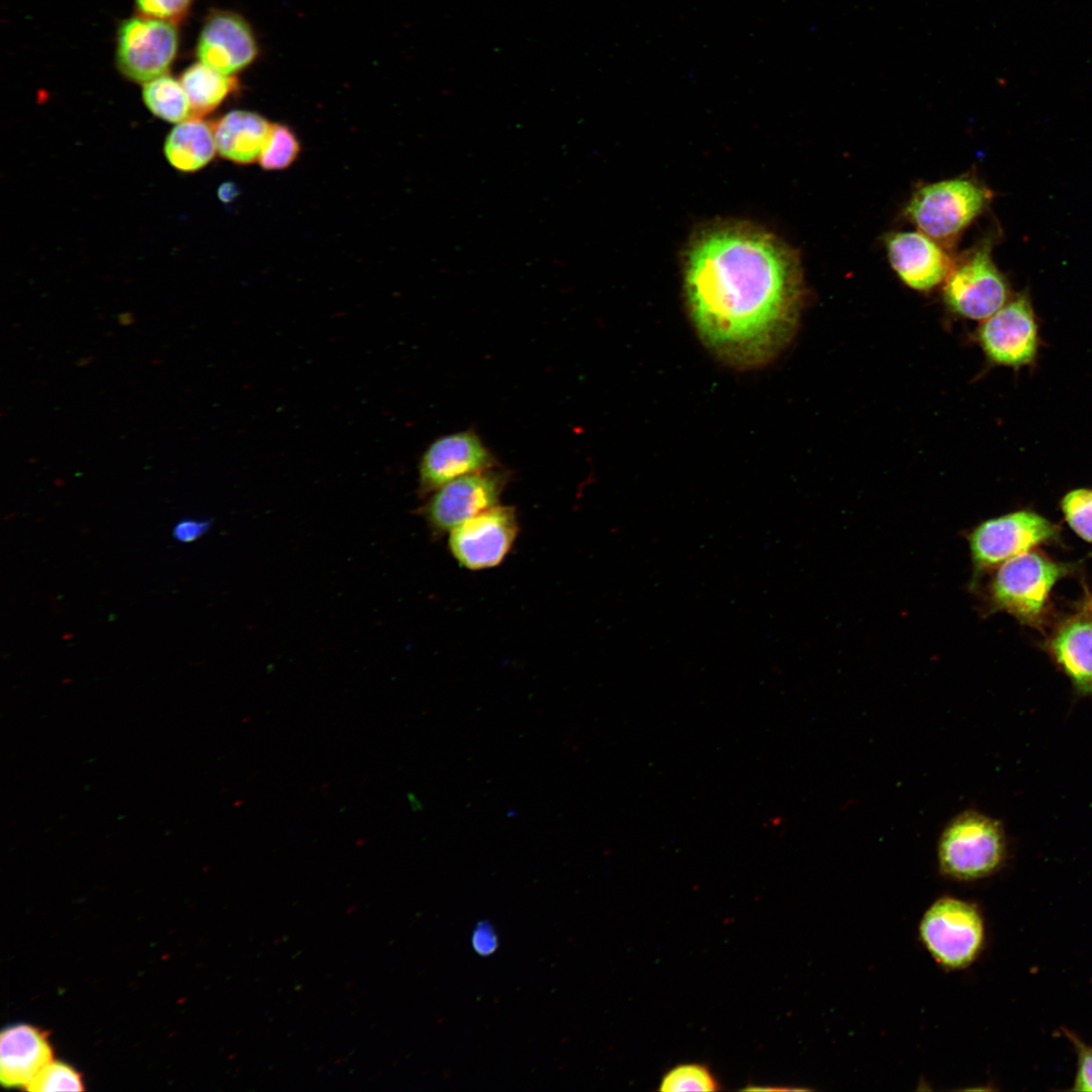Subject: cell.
Instances as JSON below:
<instances>
[{
	"mask_svg": "<svg viewBox=\"0 0 1092 1092\" xmlns=\"http://www.w3.org/2000/svg\"><path fill=\"white\" fill-rule=\"evenodd\" d=\"M684 267L690 321L719 361L759 368L791 342L803 275L796 253L776 236L738 223L706 228L690 243Z\"/></svg>",
	"mask_w": 1092,
	"mask_h": 1092,
	"instance_id": "obj_1",
	"label": "cell"
},
{
	"mask_svg": "<svg viewBox=\"0 0 1092 1092\" xmlns=\"http://www.w3.org/2000/svg\"><path fill=\"white\" fill-rule=\"evenodd\" d=\"M1005 854L1001 824L973 810L953 817L938 840L939 871L957 881H975L994 874L1003 863Z\"/></svg>",
	"mask_w": 1092,
	"mask_h": 1092,
	"instance_id": "obj_2",
	"label": "cell"
},
{
	"mask_svg": "<svg viewBox=\"0 0 1092 1092\" xmlns=\"http://www.w3.org/2000/svg\"><path fill=\"white\" fill-rule=\"evenodd\" d=\"M991 197V191L974 179L943 180L919 188L905 214L920 232L945 243L959 236L987 207Z\"/></svg>",
	"mask_w": 1092,
	"mask_h": 1092,
	"instance_id": "obj_3",
	"label": "cell"
},
{
	"mask_svg": "<svg viewBox=\"0 0 1092 1092\" xmlns=\"http://www.w3.org/2000/svg\"><path fill=\"white\" fill-rule=\"evenodd\" d=\"M920 939L946 970H962L980 954L985 941V925L979 908L954 897H940L924 912L919 924Z\"/></svg>",
	"mask_w": 1092,
	"mask_h": 1092,
	"instance_id": "obj_4",
	"label": "cell"
},
{
	"mask_svg": "<svg viewBox=\"0 0 1092 1092\" xmlns=\"http://www.w3.org/2000/svg\"><path fill=\"white\" fill-rule=\"evenodd\" d=\"M992 242L985 240L953 265L943 286V300L961 316L984 321L1009 300V286L993 262Z\"/></svg>",
	"mask_w": 1092,
	"mask_h": 1092,
	"instance_id": "obj_5",
	"label": "cell"
},
{
	"mask_svg": "<svg viewBox=\"0 0 1092 1092\" xmlns=\"http://www.w3.org/2000/svg\"><path fill=\"white\" fill-rule=\"evenodd\" d=\"M1064 573L1061 564L1036 552H1025L1000 565L990 583L991 602L1022 621L1035 622Z\"/></svg>",
	"mask_w": 1092,
	"mask_h": 1092,
	"instance_id": "obj_6",
	"label": "cell"
},
{
	"mask_svg": "<svg viewBox=\"0 0 1092 1092\" xmlns=\"http://www.w3.org/2000/svg\"><path fill=\"white\" fill-rule=\"evenodd\" d=\"M178 49L175 23L136 14L118 26L116 67L127 80L145 84L167 74Z\"/></svg>",
	"mask_w": 1092,
	"mask_h": 1092,
	"instance_id": "obj_7",
	"label": "cell"
},
{
	"mask_svg": "<svg viewBox=\"0 0 1092 1092\" xmlns=\"http://www.w3.org/2000/svg\"><path fill=\"white\" fill-rule=\"evenodd\" d=\"M1056 533L1045 518L1019 511L982 522L971 531L968 542L975 567L983 570L1028 552Z\"/></svg>",
	"mask_w": 1092,
	"mask_h": 1092,
	"instance_id": "obj_8",
	"label": "cell"
},
{
	"mask_svg": "<svg viewBox=\"0 0 1092 1092\" xmlns=\"http://www.w3.org/2000/svg\"><path fill=\"white\" fill-rule=\"evenodd\" d=\"M518 534L514 509L494 506L450 531L449 548L460 565L480 570L498 565Z\"/></svg>",
	"mask_w": 1092,
	"mask_h": 1092,
	"instance_id": "obj_9",
	"label": "cell"
},
{
	"mask_svg": "<svg viewBox=\"0 0 1092 1092\" xmlns=\"http://www.w3.org/2000/svg\"><path fill=\"white\" fill-rule=\"evenodd\" d=\"M978 340L986 356L995 364L1018 368L1031 363L1037 352L1038 332L1027 295L1020 294L1008 300L984 320Z\"/></svg>",
	"mask_w": 1092,
	"mask_h": 1092,
	"instance_id": "obj_10",
	"label": "cell"
},
{
	"mask_svg": "<svg viewBox=\"0 0 1092 1092\" xmlns=\"http://www.w3.org/2000/svg\"><path fill=\"white\" fill-rule=\"evenodd\" d=\"M504 486L505 476L490 468L459 477L435 490L423 514L435 532H450L497 506Z\"/></svg>",
	"mask_w": 1092,
	"mask_h": 1092,
	"instance_id": "obj_11",
	"label": "cell"
},
{
	"mask_svg": "<svg viewBox=\"0 0 1092 1092\" xmlns=\"http://www.w3.org/2000/svg\"><path fill=\"white\" fill-rule=\"evenodd\" d=\"M493 457L471 431L439 437L425 450L419 465L422 494L434 492L459 477L491 468Z\"/></svg>",
	"mask_w": 1092,
	"mask_h": 1092,
	"instance_id": "obj_12",
	"label": "cell"
},
{
	"mask_svg": "<svg viewBox=\"0 0 1092 1092\" xmlns=\"http://www.w3.org/2000/svg\"><path fill=\"white\" fill-rule=\"evenodd\" d=\"M195 53L199 62L234 76L256 59L258 46L250 25L242 16L218 10L206 17Z\"/></svg>",
	"mask_w": 1092,
	"mask_h": 1092,
	"instance_id": "obj_13",
	"label": "cell"
},
{
	"mask_svg": "<svg viewBox=\"0 0 1092 1092\" xmlns=\"http://www.w3.org/2000/svg\"><path fill=\"white\" fill-rule=\"evenodd\" d=\"M889 261L900 279L916 290H929L943 280L953 267L949 255L935 240L922 232H902L886 237Z\"/></svg>",
	"mask_w": 1092,
	"mask_h": 1092,
	"instance_id": "obj_14",
	"label": "cell"
},
{
	"mask_svg": "<svg viewBox=\"0 0 1092 1092\" xmlns=\"http://www.w3.org/2000/svg\"><path fill=\"white\" fill-rule=\"evenodd\" d=\"M46 1035L27 1024L4 1029L0 1040V1079L5 1087H27L52 1062Z\"/></svg>",
	"mask_w": 1092,
	"mask_h": 1092,
	"instance_id": "obj_15",
	"label": "cell"
},
{
	"mask_svg": "<svg viewBox=\"0 0 1092 1092\" xmlns=\"http://www.w3.org/2000/svg\"><path fill=\"white\" fill-rule=\"evenodd\" d=\"M212 124L217 154L238 164L259 160L272 125L260 114L245 110L231 111Z\"/></svg>",
	"mask_w": 1092,
	"mask_h": 1092,
	"instance_id": "obj_16",
	"label": "cell"
},
{
	"mask_svg": "<svg viewBox=\"0 0 1092 1092\" xmlns=\"http://www.w3.org/2000/svg\"><path fill=\"white\" fill-rule=\"evenodd\" d=\"M1050 647L1077 691L1092 694V620L1077 618L1065 623Z\"/></svg>",
	"mask_w": 1092,
	"mask_h": 1092,
	"instance_id": "obj_17",
	"label": "cell"
},
{
	"mask_svg": "<svg viewBox=\"0 0 1092 1092\" xmlns=\"http://www.w3.org/2000/svg\"><path fill=\"white\" fill-rule=\"evenodd\" d=\"M216 152L213 124L191 116L172 128L164 143L169 164L180 172H196L205 167Z\"/></svg>",
	"mask_w": 1092,
	"mask_h": 1092,
	"instance_id": "obj_18",
	"label": "cell"
},
{
	"mask_svg": "<svg viewBox=\"0 0 1092 1092\" xmlns=\"http://www.w3.org/2000/svg\"><path fill=\"white\" fill-rule=\"evenodd\" d=\"M187 94L191 116L202 117L216 109L237 88L234 76L225 75L198 62L186 68L180 76Z\"/></svg>",
	"mask_w": 1092,
	"mask_h": 1092,
	"instance_id": "obj_19",
	"label": "cell"
},
{
	"mask_svg": "<svg viewBox=\"0 0 1092 1092\" xmlns=\"http://www.w3.org/2000/svg\"><path fill=\"white\" fill-rule=\"evenodd\" d=\"M147 108L167 122L179 123L191 117L190 103L180 79L168 74L144 84L142 92Z\"/></svg>",
	"mask_w": 1092,
	"mask_h": 1092,
	"instance_id": "obj_20",
	"label": "cell"
},
{
	"mask_svg": "<svg viewBox=\"0 0 1092 1092\" xmlns=\"http://www.w3.org/2000/svg\"><path fill=\"white\" fill-rule=\"evenodd\" d=\"M721 1083L711 1068L703 1063L673 1066L661 1077L658 1090L664 1092L719 1091Z\"/></svg>",
	"mask_w": 1092,
	"mask_h": 1092,
	"instance_id": "obj_21",
	"label": "cell"
},
{
	"mask_svg": "<svg viewBox=\"0 0 1092 1092\" xmlns=\"http://www.w3.org/2000/svg\"><path fill=\"white\" fill-rule=\"evenodd\" d=\"M299 143L293 131L282 124H272L261 151L259 162L266 170L289 167L299 154Z\"/></svg>",
	"mask_w": 1092,
	"mask_h": 1092,
	"instance_id": "obj_22",
	"label": "cell"
},
{
	"mask_svg": "<svg viewBox=\"0 0 1092 1092\" xmlns=\"http://www.w3.org/2000/svg\"><path fill=\"white\" fill-rule=\"evenodd\" d=\"M29 1091H81L83 1085L79 1074L62 1062L49 1063L28 1084Z\"/></svg>",
	"mask_w": 1092,
	"mask_h": 1092,
	"instance_id": "obj_23",
	"label": "cell"
},
{
	"mask_svg": "<svg viewBox=\"0 0 1092 1092\" xmlns=\"http://www.w3.org/2000/svg\"><path fill=\"white\" fill-rule=\"evenodd\" d=\"M1065 517L1073 530L1084 540L1092 542V490L1075 489L1062 500Z\"/></svg>",
	"mask_w": 1092,
	"mask_h": 1092,
	"instance_id": "obj_24",
	"label": "cell"
},
{
	"mask_svg": "<svg viewBox=\"0 0 1092 1092\" xmlns=\"http://www.w3.org/2000/svg\"><path fill=\"white\" fill-rule=\"evenodd\" d=\"M138 14L177 24L192 7L194 0H133Z\"/></svg>",
	"mask_w": 1092,
	"mask_h": 1092,
	"instance_id": "obj_25",
	"label": "cell"
},
{
	"mask_svg": "<svg viewBox=\"0 0 1092 1092\" xmlns=\"http://www.w3.org/2000/svg\"><path fill=\"white\" fill-rule=\"evenodd\" d=\"M1062 1032L1071 1042L1077 1057L1076 1074L1071 1090L1092 1092V1045L1067 1028H1062Z\"/></svg>",
	"mask_w": 1092,
	"mask_h": 1092,
	"instance_id": "obj_26",
	"label": "cell"
},
{
	"mask_svg": "<svg viewBox=\"0 0 1092 1092\" xmlns=\"http://www.w3.org/2000/svg\"><path fill=\"white\" fill-rule=\"evenodd\" d=\"M211 526L208 519L185 517L179 519L172 528V537L179 543H191L204 535Z\"/></svg>",
	"mask_w": 1092,
	"mask_h": 1092,
	"instance_id": "obj_27",
	"label": "cell"
},
{
	"mask_svg": "<svg viewBox=\"0 0 1092 1092\" xmlns=\"http://www.w3.org/2000/svg\"><path fill=\"white\" fill-rule=\"evenodd\" d=\"M471 945L481 957H488L495 952L498 947V938L491 923L480 921L475 925L471 934Z\"/></svg>",
	"mask_w": 1092,
	"mask_h": 1092,
	"instance_id": "obj_28",
	"label": "cell"
}]
</instances>
